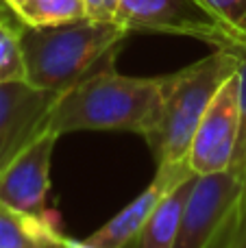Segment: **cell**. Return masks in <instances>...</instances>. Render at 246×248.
<instances>
[{
    "instance_id": "3957f363",
    "label": "cell",
    "mask_w": 246,
    "mask_h": 248,
    "mask_svg": "<svg viewBox=\"0 0 246 248\" xmlns=\"http://www.w3.org/2000/svg\"><path fill=\"white\" fill-rule=\"evenodd\" d=\"M240 70V57L233 50L216 48L200 61L168 74L164 100L151 135L144 137L153 150L157 166L187 161L199 122L207 111L216 92Z\"/></svg>"
},
{
    "instance_id": "9a60e30c",
    "label": "cell",
    "mask_w": 246,
    "mask_h": 248,
    "mask_svg": "<svg viewBox=\"0 0 246 248\" xmlns=\"http://www.w3.org/2000/svg\"><path fill=\"white\" fill-rule=\"evenodd\" d=\"M231 35L246 46V0H199Z\"/></svg>"
},
{
    "instance_id": "30bf717a",
    "label": "cell",
    "mask_w": 246,
    "mask_h": 248,
    "mask_svg": "<svg viewBox=\"0 0 246 248\" xmlns=\"http://www.w3.org/2000/svg\"><path fill=\"white\" fill-rule=\"evenodd\" d=\"M57 218H37L0 202V248H72Z\"/></svg>"
},
{
    "instance_id": "5bb4252c",
    "label": "cell",
    "mask_w": 246,
    "mask_h": 248,
    "mask_svg": "<svg viewBox=\"0 0 246 248\" xmlns=\"http://www.w3.org/2000/svg\"><path fill=\"white\" fill-rule=\"evenodd\" d=\"M233 50L240 57V122H238V140H235V148H233V157H231L229 170H233L235 174H240L246 181V46L227 48Z\"/></svg>"
},
{
    "instance_id": "ba28073f",
    "label": "cell",
    "mask_w": 246,
    "mask_h": 248,
    "mask_svg": "<svg viewBox=\"0 0 246 248\" xmlns=\"http://www.w3.org/2000/svg\"><path fill=\"white\" fill-rule=\"evenodd\" d=\"M59 135L44 131L0 174V202L37 218H57L46 205L50 159Z\"/></svg>"
},
{
    "instance_id": "2e32d148",
    "label": "cell",
    "mask_w": 246,
    "mask_h": 248,
    "mask_svg": "<svg viewBox=\"0 0 246 248\" xmlns=\"http://www.w3.org/2000/svg\"><path fill=\"white\" fill-rule=\"evenodd\" d=\"M222 248H246V194L233 222L229 227V233H227Z\"/></svg>"
},
{
    "instance_id": "e0dca14e",
    "label": "cell",
    "mask_w": 246,
    "mask_h": 248,
    "mask_svg": "<svg viewBox=\"0 0 246 248\" xmlns=\"http://www.w3.org/2000/svg\"><path fill=\"white\" fill-rule=\"evenodd\" d=\"M83 2H85L87 17H92V20L116 22L118 0H83Z\"/></svg>"
},
{
    "instance_id": "7a4b0ae2",
    "label": "cell",
    "mask_w": 246,
    "mask_h": 248,
    "mask_svg": "<svg viewBox=\"0 0 246 248\" xmlns=\"http://www.w3.org/2000/svg\"><path fill=\"white\" fill-rule=\"evenodd\" d=\"M26 81L48 92H63L120 50L131 31L118 22L83 17L55 26H17Z\"/></svg>"
},
{
    "instance_id": "6da1fadb",
    "label": "cell",
    "mask_w": 246,
    "mask_h": 248,
    "mask_svg": "<svg viewBox=\"0 0 246 248\" xmlns=\"http://www.w3.org/2000/svg\"><path fill=\"white\" fill-rule=\"evenodd\" d=\"M116 55L107 57L87 77L59 92L48 116V131H129L148 137L164 100V77L139 78L118 74Z\"/></svg>"
},
{
    "instance_id": "277c9868",
    "label": "cell",
    "mask_w": 246,
    "mask_h": 248,
    "mask_svg": "<svg viewBox=\"0 0 246 248\" xmlns=\"http://www.w3.org/2000/svg\"><path fill=\"white\" fill-rule=\"evenodd\" d=\"M246 194V181L233 170L196 174L172 248H222Z\"/></svg>"
},
{
    "instance_id": "52a82bcc",
    "label": "cell",
    "mask_w": 246,
    "mask_h": 248,
    "mask_svg": "<svg viewBox=\"0 0 246 248\" xmlns=\"http://www.w3.org/2000/svg\"><path fill=\"white\" fill-rule=\"evenodd\" d=\"M240 122V74L229 77L203 113L192 140L190 161L196 174L227 170L233 157Z\"/></svg>"
},
{
    "instance_id": "4fadbf2b",
    "label": "cell",
    "mask_w": 246,
    "mask_h": 248,
    "mask_svg": "<svg viewBox=\"0 0 246 248\" xmlns=\"http://www.w3.org/2000/svg\"><path fill=\"white\" fill-rule=\"evenodd\" d=\"M26 81L24 52L15 26L0 20V83Z\"/></svg>"
},
{
    "instance_id": "ac0fdd59",
    "label": "cell",
    "mask_w": 246,
    "mask_h": 248,
    "mask_svg": "<svg viewBox=\"0 0 246 248\" xmlns=\"http://www.w3.org/2000/svg\"><path fill=\"white\" fill-rule=\"evenodd\" d=\"M2 2L7 4V7L11 9V13H13V16H15V13L20 11L22 7H26V4H29V2H33V0H2Z\"/></svg>"
},
{
    "instance_id": "9c48e42d",
    "label": "cell",
    "mask_w": 246,
    "mask_h": 248,
    "mask_svg": "<svg viewBox=\"0 0 246 248\" xmlns=\"http://www.w3.org/2000/svg\"><path fill=\"white\" fill-rule=\"evenodd\" d=\"M192 174H196V172L192 170L190 161L161 163V166H157V174L151 181V185L135 201H131L120 214H116L98 231H94L87 240H83V244L92 248H129V244L139 233V229L146 224L151 214L157 209V205L179 183H183Z\"/></svg>"
},
{
    "instance_id": "8fae6325",
    "label": "cell",
    "mask_w": 246,
    "mask_h": 248,
    "mask_svg": "<svg viewBox=\"0 0 246 248\" xmlns=\"http://www.w3.org/2000/svg\"><path fill=\"white\" fill-rule=\"evenodd\" d=\"M196 174L187 176L183 183H179L164 201L157 205V209L151 214L135 240L129 244V248H172L179 233V224L183 218L185 201L194 187Z\"/></svg>"
},
{
    "instance_id": "7c38bea8",
    "label": "cell",
    "mask_w": 246,
    "mask_h": 248,
    "mask_svg": "<svg viewBox=\"0 0 246 248\" xmlns=\"http://www.w3.org/2000/svg\"><path fill=\"white\" fill-rule=\"evenodd\" d=\"M17 22L29 26L68 24L87 17L83 0H33L15 13Z\"/></svg>"
},
{
    "instance_id": "8992f818",
    "label": "cell",
    "mask_w": 246,
    "mask_h": 248,
    "mask_svg": "<svg viewBox=\"0 0 246 248\" xmlns=\"http://www.w3.org/2000/svg\"><path fill=\"white\" fill-rule=\"evenodd\" d=\"M59 92L33 87L29 81L0 83V174L44 131Z\"/></svg>"
},
{
    "instance_id": "5b68a950",
    "label": "cell",
    "mask_w": 246,
    "mask_h": 248,
    "mask_svg": "<svg viewBox=\"0 0 246 248\" xmlns=\"http://www.w3.org/2000/svg\"><path fill=\"white\" fill-rule=\"evenodd\" d=\"M116 22L126 31L185 35L214 48L240 46L199 0H118Z\"/></svg>"
}]
</instances>
